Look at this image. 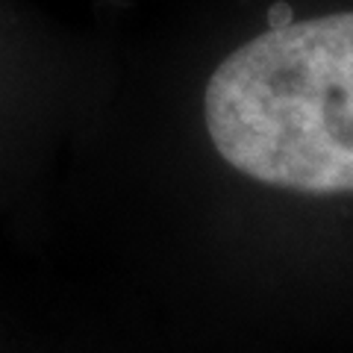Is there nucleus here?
I'll list each match as a JSON object with an SVG mask.
<instances>
[{
	"instance_id": "1",
	"label": "nucleus",
	"mask_w": 353,
	"mask_h": 353,
	"mask_svg": "<svg viewBox=\"0 0 353 353\" xmlns=\"http://www.w3.org/2000/svg\"><path fill=\"white\" fill-rule=\"evenodd\" d=\"M215 150L265 185L353 192V12L268 30L209 77Z\"/></svg>"
},
{
	"instance_id": "2",
	"label": "nucleus",
	"mask_w": 353,
	"mask_h": 353,
	"mask_svg": "<svg viewBox=\"0 0 353 353\" xmlns=\"http://www.w3.org/2000/svg\"><path fill=\"white\" fill-rule=\"evenodd\" d=\"M292 21H294V12L285 0H277V3L268 6V30H283V27H289Z\"/></svg>"
}]
</instances>
